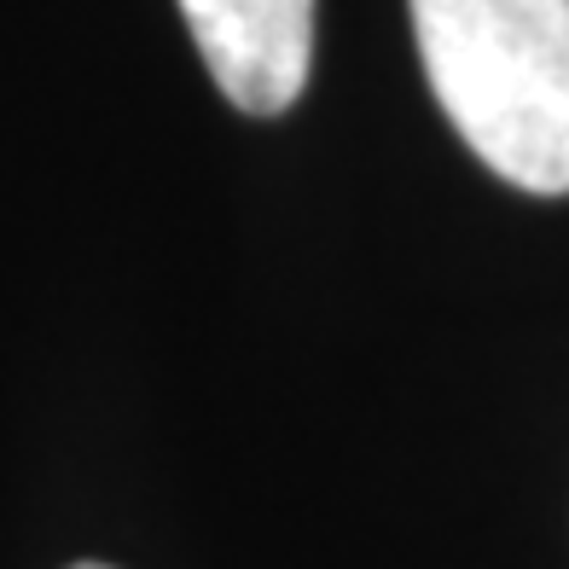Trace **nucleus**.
<instances>
[{
  "instance_id": "f257e3e1",
  "label": "nucleus",
  "mask_w": 569,
  "mask_h": 569,
  "mask_svg": "<svg viewBox=\"0 0 569 569\" xmlns=\"http://www.w3.org/2000/svg\"><path fill=\"white\" fill-rule=\"evenodd\" d=\"M430 93L517 192H569V0H407Z\"/></svg>"
},
{
  "instance_id": "f03ea898",
  "label": "nucleus",
  "mask_w": 569,
  "mask_h": 569,
  "mask_svg": "<svg viewBox=\"0 0 569 569\" xmlns=\"http://www.w3.org/2000/svg\"><path fill=\"white\" fill-rule=\"evenodd\" d=\"M210 82L244 117L291 111L315 64V0H180Z\"/></svg>"
},
{
  "instance_id": "7ed1b4c3",
  "label": "nucleus",
  "mask_w": 569,
  "mask_h": 569,
  "mask_svg": "<svg viewBox=\"0 0 569 569\" xmlns=\"http://www.w3.org/2000/svg\"><path fill=\"white\" fill-rule=\"evenodd\" d=\"M76 569H106V563H76Z\"/></svg>"
}]
</instances>
